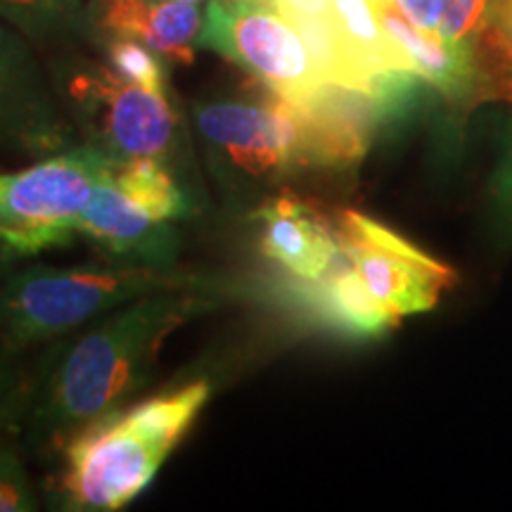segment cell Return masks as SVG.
Wrapping results in <instances>:
<instances>
[{
  "label": "cell",
  "mask_w": 512,
  "mask_h": 512,
  "mask_svg": "<svg viewBox=\"0 0 512 512\" xmlns=\"http://www.w3.org/2000/svg\"><path fill=\"white\" fill-rule=\"evenodd\" d=\"M74 138L76 128L31 41L0 19V147L43 159L74 147Z\"/></svg>",
  "instance_id": "obj_9"
},
{
  "label": "cell",
  "mask_w": 512,
  "mask_h": 512,
  "mask_svg": "<svg viewBox=\"0 0 512 512\" xmlns=\"http://www.w3.org/2000/svg\"><path fill=\"white\" fill-rule=\"evenodd\" d=\"M114 183L138 204L145 214L157 221H181L192 214V200L176 181L171 166L162 159H133L114 166Z\"/></svg>",
  "instance_id": "obj_16"
},
{
  "label": "cell",
  "mask_w": 512,
  "mask_h": 512,
  "mask_svg": "<svg viewBox=\"0 0 512 512\" xmlns=\"http://www.w3.org/2000/svg\"><path fill=\"white\" fill-rule=\"evenodd\" d=\"M211 384L195 380L117 408L62 448V510L114 512L143 494L207 406Z\"/></svg>",
  "instance_id": "obj_2"
},
{
  "label": "cell",
  "mask_w": 512,
  "mask_h": 512,
  "mask_svg": "<svg viewBox=\"0 0 512 512\" xmlns=\"http://www.w3.org/2000/svg\"><path fill=\"white\" fill-rule=\"evenodd\" d=\"M0 19L36 46L72 48L100 43L91 5L83 0H0Z\"/></svg>",
  "instance_id": "obj_15"
},
{
  "label": "cell",
  "mask_w": 512,
  "mask_h": 512,
  "mask_svg": "<svg viewBox=\"0 0 512 512\" xmlns=\"http://www.w3.org/2000/svg\"><path fill=\"white\" fill-rule=\"evenodd\" d=\"M337 238L342 254L394 320L434 309L441 292L453 285L451 268L361 211L339 214Z\"/></svg>",
  "instance_id": "obj_8"
},
{
  "label": "cell",
  "mask_w": 512,
  "mask_h": 512,
  "mask_svg": "<svg viewBox=\"0 0 512 512\" xmlns=\"http://www.w3.org/2000/svg\"><path fill=\"white\" fill-rule=\"evenodd\" d=\"M19 351L0 342V434L17 420L24 394V375L17 366Z\"/></svg>",
  "instance_id": "obj_20"
},
{
  "label": "cell",
  "mask_w": 512,
  "mask_h": 512,
  "mask_svg": "<svg viewBox=\"0 0 512 512\" xmlns=\"http://www.w3.org/2000/svg\"><path fill=\"white\" fill-rule=\"evenodd\" d=\"M396 5L406 12L411 22L425 31H439L444 0H396Z\"/></svg>",
  "instance_id": "obj_23"
},
{
  "label": "cell",
  "mask_w": 512,
  "mask_h": 512,
  "mask_svg": "<svg viewBox=\"0 0 512 512\" xmlns=\"http://www.w3.org/2000/svg\"><path fill=\"white\" fill-rule=\"evenodd\" d=\"M252 216L264 226L261 254L302 283L323 278L342 256L337 228L292 192L266 197Z\"/></svg>",
  "instance_id": "obj_11"
},
{
  "label": "cell",
  "mask_w": 512,
  "mask_h": 512,
  "mask_svg": "<svg viewBox=\"0 0 512 512\" xmlns=\"http://www.w3.org/2000/svg\"><path fill=\"white\" fill-rule=\"evenodd\" d=\"M489 0H444L439 36L453 46L470 48L489 17Z\"/></svg>",
  "instance_id": "obj_19"
},
{
  "label": "cell",
  "mask_w": 512,
  "mask_h": 512,
  "mask_svg": "<svg viewBox=\"0 0 512 512\" xmlns=\"http://www.w3.org/2000/svg\"><path fill=\"white\" fill-rule=\"evenodd\" d=\"M41 508L29 470L15 446L0 441V512H34Z\"/></svg>",
  "instance_id": "obj_18"
},
{
  "label": "cell",
  "mask_w": 512,
  "mask_h": 512,
  "mask_svg": "<svg viewBox=\"0 0 512 512\" xmlns=\"http://www.w3.org/2000/svg\"><path fill=\"white\" fill-rule=\"evenodd\" d=\"M76 233L112 261L150 268H176L181 240L169 221H157L133 204L114 183V171L95 185L83 204Z\"/></svg>",
  "instance_id": "obj_10"
},
{
  "label": "cell",
  "mask_w": 512,
  "mask_h": 512,
  "mask_svg": "<svg viewBox=\"0 0 512 512\" xmlns=\"http://www.w3.org/2000/svg\"><path fill=\"white\" fill-rule=\"evenodd\" d=\"M200 48L252 74L268 93L297 107L328 93L304 36L271 0H209Z\"/></svg>",
  "instance_id": "obj_7"
},
{
  "label": "cell",
  "mask_w": 512,
  "mask_h": 512,
  "mask_svg": "<svg viewBox=\"0 0 512 512\" xmlns=\"http://www.w3.org/2000/svg\"><path fill=\"white\" fill-rule=\"evenodd\" d=\"M114 164L83 143L17 171H0V245L19 259L69 245L76 219Z\"/></svg>",
  "instance_id": "obj_6"
},
{
  "label": "cell",
  "mask_w": 512,
  "mask_h": 512,
  "mask_svg": "<svg viewBox=\"0 0 512 512\" xmlns=\"http://www.w3.org/2000/svg\"><path fill=\"white\" fill-rule=\"evenodd\" d=\"M95 29L102 38L126 36L145 43L162 60L188 67L200 48L202 12L183 0H91Z\"/></svg>",
  "instance_id": "obj_12"
},
{
  "label": "cell",
  "mask_w": 512,
  "mask_h": 512,
  "mask_svg": "<svg viewBox=\"0 0 512 512\" xmlns=\"http://www.w3.org/2000/svg\"><path fill=\"white\" fill-rule=\"evenodd\" d=\"M271 3H275V0H271Z\"/></svg>",
  "instance_id": "obj_26"
},
{
  "label": "cell",
  "mask_w": 512,
  "mask_h": 512,
  "mask_svg": "<svg viewBox=\"0 0 512 512\" xmlns=\"http://www.w3.org/2000/svg\"><path fill=\"white\" fill-rule=\"evenodd\" d=\"M192 124L216 183L235 200L259 197L280 178L309 166L306 114L273 93L266 100L195 102Z\"/></svg>",
  "instance_id": "obj_5"
},
{
  "label": "cell",
  "mask_w": 512,
  "mask_h": 512,
  "mask_svg": "<svg viewBox=\"0 0 512 512\" xmlns=\"http://www.w3.org/2000/svg\"><path fill=\"white\" fill-rule=\"evenodd\" d=\"M102 46H105L107 64L126 81L155 88V91H166V69L155 50L126 36L102 38Z\"/></svg>",
  "instance_id": "obj_17"
},
{
  "label": "cell",
  "mask_w": 512,
  "mask_h": 512,
  "mask_svg": "<svg viewBox=\"0 0 512 512\" xmlns=\"http://www.w3.org/2000/svg\"><path fill=\"white\" fill-rule=\"evenodd\" d=\"M19 261H22V259H19V256L12 252V249H8L5 245H0V283H3L5 275L10 273V268L17 266Z\"/></svg>",
  "instance_id": "obj_24"
},
{
  "label": "cell",
  "mask_w": 512,
  "mask_h": 512,
  "mask_svg": "<svg viewBox=\"0 0 512 512\" xmlns=\"http://www.w3.org/2000/svg\"><path fill=\"white\" fill-rule=\"evenodd\" d=\"M223 290H174L138 299L98 325L50 342L34 375L24 377L17 422L29 444L62 451L81 430L117 411L143 389L159 349L181 325L221 304Z\"/></svg>",
  "instance_id": "obj_1"
},
{
  "label": "cell",
  "mask_w": 512,
  "mask_h": 512,
  "mask_svg": "<svg viewBox=\"0 0 512 512\" xmlns=\"http://www.w3.org/2000/svg\"><path fill=\"white\" fill-rule=\"evenodd\" d=\"M183 3H200V0H183Z\"/></svg>",
  "instance_id": "obj_25"
},
{
  "label": "cell",
  "mask_w": 512,
  "mask_h": 512,
  "mask_svg": "<svg viewBox=\"0 0 512 512\" xmlns=\"http://www.w3.org/2000/svg\"><path fill=\"white\" fill-rule=\"evenodd\" d=\"M275 5L292 24L320 22L332 15V0H275Z\"/></svg>",
  "instance_id": "obj_22"
},
{
  "label": "cell",
  "mask_w": 512,
  "mask_h": 512,
  "mask_svg": "<svg viewBox=\"0 0 512 512\" xmlns=\"http://www.w3.org/2000/svg\"><path fill=\"white\" fill-rule=\"evenodd\" d=\"M389 38L422 81L437 86L446 98L465 100L479 88L475 50L453 46L439 31H425L406 17L396 0H377Z\"/></svg>",
  "instance_id": "obj_13"
},
{
  "label": "cell",
  "mask_w": 512,
  "mask_h": 512,
  "mask_svg": "<svg viewBox=\"0 0 512 512\" xmlns=\"http://www.w3.org/2000/svg\"><path fill=\"white\" fill-rule=\"evenodd\" d=\"M494 200L505 235L512 238V136L508 140V152H505L503 164L494 181Z\"/></svg>",
  "instance_id": "obj_21"
},
{
  "label": "cell",
  "mask_w": 512,
  "mask_h": 512,
  "mask_svg": "<svg viewBox=\"0 0 512 512\" xmlns=\"http://www.w3.org/2000/svg\"><path fill=\"white\" fill-rule=\"evenodd\" d=\"M50 83L83 143L114 164L152 157L171 166L181 145V114L166 91L138 86L110 64L79 55L57 57Z\"/></svg>",
  "instance_id": "obj_4"
},
{
  "label": "cell",
  "mask_w": 512,
  "mask_h": 512,
  "mask_svg": "<svg viewBox=\"0 0 512 512\" xmlns=\"http://www.w3.org/2000/svg\"><path fill=\"white\" fill-rule=\"evenodd\" d=\"M304 299L325 323L356 337H375L396 320L377 302L347 256H339L323 278L299 287Z\"/></svg>",
  "instance_id": "obj_14"
},
{
  "label": "cell",
  "mask_w": 512,
  "mask_h": 512,
  "mask_svg": "<svg viewBox=\"0 0 512 512\" xmlns=\"http://www.w3.org/2000/svg\"><path fill=\"white\" fill-rule=\"evenodd\" d=\"M174 290H223V285L178 268L119 261L12 266L0 283V342L15 351L55 342L121 306Z\"/></svg>",
  "instance_id": "obj_3"
}]
</instances>
